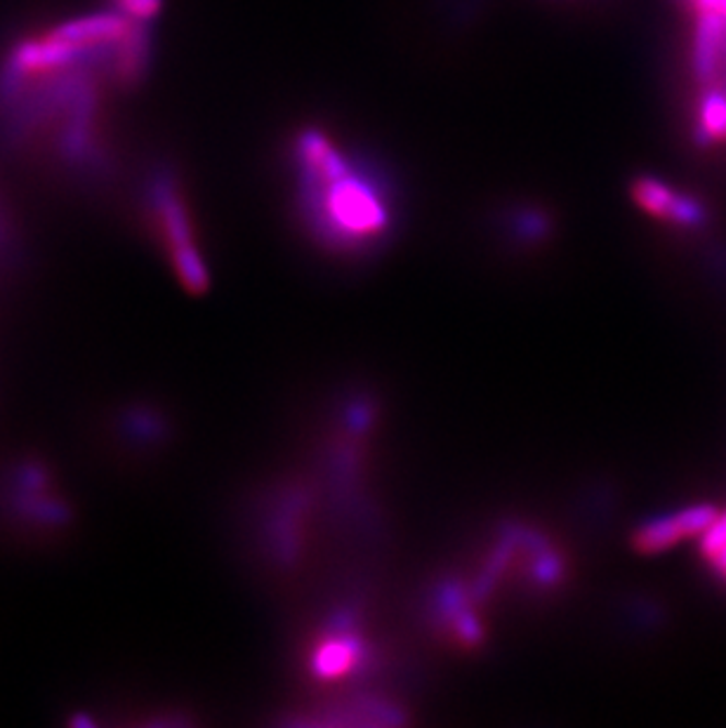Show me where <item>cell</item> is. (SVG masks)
I'll use <instances>...</instances> for the list:
<instances>
[{
  "instance_id": "obj_7",
  "label": "cell",
  "mask_w": 726,
  "mask_h": 728,
  "mask_svg": "<svg viewBox=\"0 0 726 728\" xmlns=\"http://www.w3.org/2000/svg\"><path fill=\"white\" fill-rule=\"evenodd\" d=\"M726 67V14L717 10L701 12L693 36V76L710 85Z\"/></svg>"
},
{
  "instance_id": "obj_4",
  "label": "cell",
  "mask_w": 726,
  "mask_h": 728,
  "mask_svg": "<svg viewBox=\"0 0 726 728\" xmlns=\"http://www.w3.org/2000/svg\"><path fill=\"white\" fill-rule=\"evenodd\" d=\"M147 229L182 288L196 296L206 292L210 288V271L196 243L189 206L173 177L159 175L153 180L147 194Z\"/></svg>"
},
{
  "instance_id": "obj_14",
  "label": "cell",
  "mask_w": 726,
  "mask_h": 728,
  "mask_svg": "<svg viewBox=\"0 0 726 728\" xmlns=\"http://www.w3.org/2000/svg\"><path fill=\"white\" fill-rule=\"evenodd\" d=\"M696 8H699L701 12L717 10V0H696Z\"/></svg>"
},
{
  "instance_id": "obj_3",
  "label": "cell",
  "mask_w": 726,
  "mask_h": 728,
  "mask_svg": "<svg viewBox=\"0 0 726 728\" xmlns=\"http://www.w3.org/2000/svg\"><path fill=\"white\" fill-rule=\"evenodd\" d=\"M92 431V441L106 462L116 470L140 472L161 460L173 443L175 425L157 398L140 396L102 408Z\"/></svg>"
},
{
  "instance_id": "obj_13",
  "label": "cell",
  "mask_w": 726,
  "mask_h": 728,
  "mask_svg": "<svg viewBox=\"0 0 726 728\" xmlns=\"http://www.w3.org/2000/svg\"><path fill=\"white\" fill-rule=\"evenodd\" d=\"M116 5L120 12L130 14L135 20H149L159 12L161 0H116Z\"/></svg>"
},
{
  "instance_id": "obj_1",
  "label": "cell",
  "mask_w": 726,
  "mask_h": 728,
  "mask_svg": "<svg viewBox=\"0 0 726 728\" xmlns=\"http://www.w3.org/2000/svg\"><path fill=\"white\" fill-rule=\"evenodd\" d=\"M79 525V509L59 470L38 451L0 458V540L24 550L61 547Z\"/></svg>"
},
{
  "instance_id": "obj_5",
  "label": "cell",
  "mask_w": 726,
  "mask_h": 728,
  "mask_svg": "<svg viewBox=\"0 0 726 728\" xmlns=\"http://www.w3.org/2000/svg\"><path fill=\"white\" fill-rule=\"evenodd\" d=\"M719 517L717 507L713 505H693L682 512L662 517L656 521H648L632 535V545L642 554H658L675 547L677 542H682L693 535H703L710 525L715 523Z\"/></svg>"
},
{
  "instance_id": "obj_12",
  "label": "cell",
  "mask_w": 726,
  "mask_h": 728,
  "mask_svg": "<svg viewBox=\"0 0 726 728\" xmlns=\"http://www.w3.org/2000/svg\"><path fill=\"white\" fill-rule=\"evenodd\" d=\"M668 220L679 227H699L705 222V208L691 196H675Z\"/></svg>"
},
{
  "instance_id": "obj_10",
  "label": "cell",
  "mask_w": 726,
  "mask_h": 728,
  "mask_svg": "<svg viewBox=\"0 0 726 728\" xmlns=\"http://www.w3.org/2000/svg\"><path fill=\"white\" fill-rule=\"evenodd\" d=\"M632 196H635L637 206L642 210L658 217V220H668L677 194L660 180L644 177V180H637L635 187H632Z\"/></svg>"
},
{
  "instance_id": "obj_11",
  "label": "cell",
  "mask_w": 726,
  "mask_h": 728,
  "mask_svg": "<svg viewBox=\"0 0 726 728\" xmlns=\"http://www.w3.org/2000/svg\"><path fill=\"white\" fill-rule=\"evenodd\" d=\"M701 552L719 576L726 578V515H719L701 535Z\"/></svg>"
},
{
  "instance_id": "obj_9",
  "label": "cell",
  "mask_w": 726,
  "mask_h": 728,
  "mask_svg": "<svg viewBox=\"0 0 726 728\" xmlns=\"http://www.w3.org/2000/svg\"><path fill=\"white\" fill-rule=\"evenodd\" d=\"M18 253H20V241L14 234V224L8 206L0 198V304H3L5 292L12 286L14 271H18Z\"/></svg>"
},
{
  "instance_id": "obj_8",
  "label": "cell",
  "mask_w": 726,
  "mask_h": 728,
  "mask_svg": "<svg viewBox=\"0 0 726 728\" xmlns=\"http://www.w3.org/2000/svg\"><path fill=\"white\" fill-rule=\"evenodd\" d=\"M699 147H707L726 139V90L710 88L701 100V118L696 132H693Z\"/></svg>"
},
{
  "instance_id": "obj_15",
  "label": "cell",
  "mask_w": 726,
  "mask_h": 728,
  "mask_svg": "<svg viewBox=\"0 0 726 728\" xmlns=\"http://www.w3.org/2000/svg\"><path fill=\"white\" fill-rule=\"evenodd\" d=\"M717 12L726 14V0H717Z\"/></svg>"
},
{
  "instance_id": "obj_6",
  "label": "cell",
  "mask_w": 726,
  "mask_h": 728,
  "mask_svg": "<svg viewBox=\"0 0 726 728\" xmlns=\"http://www.w3.org/2000/svg\"><path fill=\"white\" fill-rule=\"evenodd\" d=\"M366 650V639L359 632L349 627H335L314 644L307 668L314 679L337 681L361 668Z\"/></svg>"
},
{
  "instance_id": "obj_2",
  "label": "cell",
  "mask_w": 726,
  "mask_h": 728,
  "mask_svg": "<svg viewBox=\"0 0 726 728\" xmlns=\"http://www.w3.org/2000/svg\"><path fill=\"white\" fill-rule=\"evenodd\" d=\"M304 187L316 231L337 245L357 247L376 241L390 224V210L378 187L349 167L337 175L307 173Z\"/></svg>"
}]
</instances>
